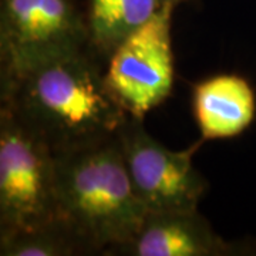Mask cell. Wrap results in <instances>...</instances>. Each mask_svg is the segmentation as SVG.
<instances>
[{"instance_id": "cell-11", "label": "cell", "mask_w": 256, "mask_h": 256, "mask_svg": "<svg viewBox=\"0 0 256 256\" xmlns=\"http://www.w3.org/2000/svg\"><path fill=\"white\" fill-rule=\"evenodd\" d=\"M164 2H170V3H174V4H181V3H184V2H188V0H164Z\"/></svg>"}, {"instance_id": "cell-1", "label": "cell", "mask_w": 256, "mask_h": 256, "mask_svg": "<svg viewBox=\"0 0 256 256\" xmlns=\"http://www.w3.org/2000/svg\"><path fill=\"white\" fill-rule=\"evenodd\" d=\"M92 48L0 70V108L64 152L112 137L130 117Z\"/></svg>"}, {"instance_id": "cell-5", "label": "cell", "mask_w": 256, "mask_h": 256, "mask_svg": "<svg viewBox=\"0 0 256 256\" xmlns=\"http://www.w3.org/2000/svg\"><path fill=\"white\" fill-rule=\"evenodd\" d=\"M118 140L131 184L146 210L198 208L208 190V181L192 162L202 138L174 151L146 131L142 118L130 116L120 128Z\"/></svg>"}, {"instance_id": "cell-8", "label": "cell", "mask_w": 256, "mask_h": 256, "mask_svg": "<svg viewBox=\"0 0 256 256\" xmlns=\"http://www.w3.org/2000/svg\"><path fill=\"white\" fill-rule=\"evenodd\" d=\"M192 107L204 141L235 138L255 121L256 92L242 76L220 74L195 86Z\"/></svg>"}, {"instance_id": "cell-7", "label": "cell", "mask_w": 256, "mask_h": 256, "mask_svg": "<svg viewBox=\"0 0 256 256\" xmlns=\"http://www.w3.org/2000/svg\"><path fill=\"white\" fill-rule=\"evenodd\" d=\"M107 255L249 256L256 255V240H225L198 208L148 210L136 236Z\"/></svg>"}, {"instance_id": "cell-9", "label": "cell", "mask_w": 256, "mask_h": 256, "mask_svg": "<svg viewBox=\"0 0 256 256\" xmlns=\"http://www.w3.org/2000/svg\"><path fill=\"white\" fill-rule=\"evenodd\" d=\"M164 0H87L86 24L90 48L98 58H108L130 34L152 18Z\"/></svg>"}, {"instance_id": "cell-10", "label": "cell", "mask_w": 256, "mask_h": 256, "mask_svg": "<svg viewBox=\"0 0 256 256\" xmlns=\"http://www.w3.org/2000/svg\"><path fill=\"white\" fill-rule=\"evenodd\" d=\"M77 255H94V252L63 218L0 235V256Z\"/></svg>"}, {"instance_id": "cell-4", "label": "cell", "mask_w": 256, "mask_h": 256, "mask_svg": "<svg viewBox=\"0 0 256 256\" xmlns=\"http://www.w3.org/2000/svg\"><path fill=\"white\" fill-rule=\"evenodd\" d=\"M176 4L166 2L152 18L121 42L107 58L104 80L130 116L144 118L172 92L171 22Z\"/></svg>"}, {"instance_id": "cell-6", "label": "cell", "mask_w": 256, "mask_h": 256, "mask_svg": "<svg viewBox=\"0 0 256 256\" xmlns=\"http://www.w3.org/2000/svg\"><path fill=\"white\" fill-rule=\"evenodd\" d=\"M90 48L76 0H0V70Z\"/></svg>"}, {"instance_id": "cell-3", "label": "cell", "mask_w": 256, "mask_h": 256, "mask_svg": "<svg viewBox=\"0 0 256 256\" xmlns=\"http://www.w3.org/2000/svg\"><path fill=\"white\" fill-rule=\"evenodd\" d=\"M60 218L56 152L0 108V235Z\"/></svg>"}, {"instance_id": "cell-2", "label": "cell", "mask_w": 256, "mask_h": 256, "mask_svg": "<svg viewBox=\"0 0 256 256\" xmlns=\"http://www.w3.org/2000/svg\"><path fill=\"white\" fill-rule=\"evenodd\" d=\"M58 214L94 255L136 236L146 206L131 184L118 132L88 146L56 152Z\"/></svg>"}]
</instances>
